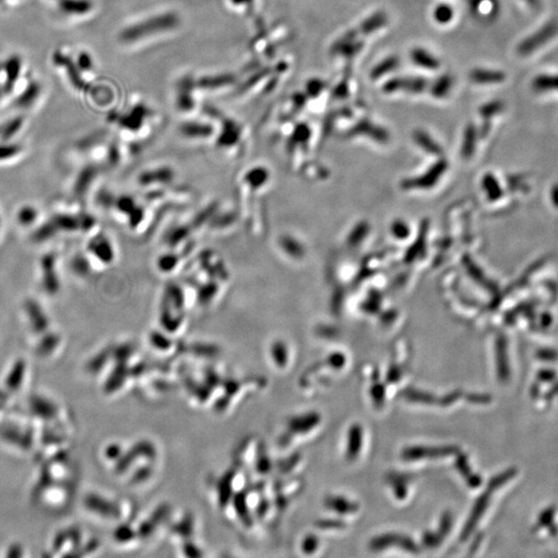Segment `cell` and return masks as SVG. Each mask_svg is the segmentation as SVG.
<instances>
[{"instance_id":"obj_34","label":"cell","mask_w":558,"mask_h":558,"mask_svg":"<svg viewBox=\"0 0 558 558\" xmlns=\"http://www.w3.org/2000/svg\"><path fill=\"white\" fill-rule=\"evenodd\" d=\"M401 375L402 371L399 367H391V368L389 369V371H388L387 381H389V383H396V381H399L400 377H401Z\"/></svg>"},{"instance_id":"obj_16","label":"cell","mask_w":558,"mask_h":558,"mask_svg":"<svg viewBox=\"0 0 558 558\" xmlns=\"http://www.w3.org/2000/svg\"><path fill=\"white\" fill-rule=\"evenodd\" d=\"M388 17L383 12H379L377 14L367 18L364 22L361 24L358 32L363 33V34H370V33L375 32L379 30L381 27L387 24Z\"/></svg>"},{"instance_id":"obj_11","label":"cell","mask_w":558,"mask_h":558,"mask_svg":"<svg viewBox=\"0 0 558 558\" xmlns=\"http://www.w3.org/2000/svg\"><path fill=\"white\" fill-rule=\"evenodd\" d=\"M25 124L23 116H14L0 126V142H12Z\"/></svg>"},{"instance_id":"obj_33","label":"cell","mask_w":558,"mask_h":558,"mask_svg":"<svg viewBox=\"0 0 558 558\" xmlns=\"http://www.w3.org/2000/svg\"><path fill=\"white\" fill-rule=\"evenodd\" d=\"M344 363H346V358L341 354L332 355L328 360V364L336 369L341 368Z\"/></svg>"},{"instance_id":"obj_7","label":"cell","mask_w":558,"mask_h":558,"mask_svg":"<svg viewBox=\"0 0 558 558\" xmlns=\"http://www.w3.org/2000/svg\"><path fill=\"white\" fill-rule=\"evenodd\" d=\"M22 59L19 56H12L6 60L2 68L3 74L4 93H10L14 90L17 81L20 79L22 72Z\"/></svg>"},{"instance_id":"obj_26","label":"cell","mask_w":558,"mask_h":558,"mask_svg":"<svg viewBox=\"0 0 558 558\" xmlns=\"http://www.w3.org/2000/svg\"><path fill=\"white\" fill-rule=\"evenodd\" d=\"M435 21L439 24H448L451 22L452 19L454 18V10L451 6L448 4L441 3L435 8V12H433Z\"/></svg>"},{"instance_id":"obj_3","label":"cell","mask_w":558,"mask_h":558,"mask_svg":"<svg viewBox=\"0 0 558 558\" xmlns=\"http://www.w3.org/2000/svg\"><path fill=\"white\" fill-rule=\"evenodd\" d=\"M428 82L422 77H398L387 81L383 91L387 93H421L427 88Z\"/></svg>"},{"instance_id":"obj_25","label":"cell","mask_w":558,"mask_h":558,"mask_svg":"<svg viewBox=\"0 0 558 558\" xmlns=\"http://www.w3.org/2000/svg\"><path fill=\"white\" fill-rule=\"evenodd\" d=\"M456 468L459 470L462 477L466 478V483H468L470 486L476 487L478 486L479 483H481L480 478L475 476V475H472V472H470V466H468V458H466V455L458 456L457 460H456Z\"/></svg>"},{"instance_id":"obj_9","label":"cell","mask_w":558,"mask_h":558,"mask_svg":"<svg viewBox=\"0 0 558 558\" xmlns=\"http://www.w3.org/2000/svg\"><path fill=\"white\" fill-rule=\"evenodd\" d=\"M41 86L37 81L29 83L24 90L14 99V106L19 109H29L41 97Z\"/></svg>"},{"instance_id":"obj_21","label":"cell","mask_w":558,"mask_h":558,"mask_svg":"<svg viewBox=\"0 0 558 558\" xmlns=\"http://www.w3.org/2000/svg\"><path fill=\"white\" fill-rule=\"evenodd\" d=\"M453 78L449 74L439 77L430 87L431 94L437 99H444L449 94L453 87Z\"/></svg>"},{"instance_id":"obj_4","label":"cell","mask_w":558,"mask_h":558,"mask_svg":"<svg viewBox=\"0 0 558 558\" xmlns=\"http://www.w3.org/2000/svg\"><path fill=\"white\" fill-rule=\"evenodd\" d=\"M87 252L101 264H111L115 258L112 242L110 241L109 238L101 234L91 238L87 246Z\"/></svg>"},{"instance_id":"obj_6","label":"cell","mask_w":558,"mask_h":558,"mask_svg":"<svg viewBox=\"0 0 558 558\" xmlns=\"http://www.w3.org/2000/svg\"><path fill=\"white\" fill-rule=\"evenodd\" d=\"M24 311L31 328L37 332H45L49 326L47 313L37 299L28 298L24 302Z\"/></svg>"},{"instance_id":"obj_15","label":"cell","mask_w":558,"mask_h":558,"mask_svg":"<svg viewBox=\"0 0 558 558\" xmlns=\"http://www.w3.org/2000/svg\"><path fill=\"white\" fill-rule=\"evenodd\" d=\"M328 509L339 514H350L358 511V505L341 497H328L325 501Z\"/></svg>"},{"instance_id":"obj_17","label":"cell","mask_w":558,"mask_h":558,"mask_svg":"<svg viewBox=\"0 0 558 558\" xmlns=\"http://www.w3.org/2000/svg\"><path fill=\"white\" fill-rule=\"evenodd\" d=\"M90 8L89 2L87 0H60V12L70 16L74 14H83Z\"/></svg>"},{"instance_id":"obj_13","label":"cell","mask_w":558,"mask_h":558,"mask_svg":"<svg viewBox=\"0 0 558 558\" xmlns=\"http://www.w3.org/2000/svg\"><path fill=\"white\" fill-rule=\"evenodd\" d=\"M470 80L477 84H495L503 82L505 74L501 72L484 68H476L470 72Z\"/></svg>"},{"instance_id":"obj_5","label":"cell","mask_w":558,"mask_h":558,"mask_svg":"<svg viewBox=\"0 0 558 558\" xmlns=\"http://www.w3.org/2000/svg\"><path fill=\"white\" fill-rule=\"evenodd\" d=\"M391 546L400 547L412 553L419 552L418 546L408 537L401 536V535H383V536L373 539L370 543V548L375 551Z\"/></svg>"},{"instance_id":"obj_38","label":"cell","mask_w":558,"mask_h":558,"mask_svg":"<svg viewBox=\"0 0 558 558\" xmlns=\"http://www.w3.org/2000/svg\"><path fill=\"white\" fill-rule=\"evenodd\" d=\"M8 0H0V4H4L6 2H8Z\"/></svg>"},{"instance_id":"obj_12","label":"cell","mask_w":558,"mask_h":558,"mask_svg":"<svg viewBox=\"0 0 558 558\" xmlns=\"http://www.w3.org/2000/svg\"><path fill=\"white\" fill-rule=\"evenodd\" d=\"M363 431L360 425L355 424L350 427L348 431V445L346 450V458L348 460H354L360 453L361 446H362Z\"/></svg>"},{"instance_id":"obj_27","label":"cell","mask_w":558,"mask_h":558,"mask_svg":"<svg viewBox=\"0 0 558 558\" xmlns=\"http://www.w3.org/2000/svg\"><path fill=\"white\" fill-rule=\"evenodd\" d=\"M70 266H72V270L76 275H80V277H85V275L90 272L89 260L83 255H77L76 257H74L72 263H70Z\"/></svg>"},{"instance_id":"obj_24","label":"cell","mask_w":558,"mask_h":558,"mask_svg":"<svg viewBox=\"0 0 558 558\" xmlns=\"http://www.w3.org/2000/svg\"><path fill=\"white\" fill-rule=\"evenodd\" d=\"M319 422V416L317 414H309L302 418L296 419L290 424V428L295 432H305L310 430Z\"/></svg>"},{"instance_id":"obj_30","label":"cell","mask_w":558,"mask_h":558,"mask_svg":"<svg viewBox=\"0 0 558 558\" xmlns=\"http://www.w3.org/2000/svg\"><path fill=\"white\" fill-rule=\"evenodd\" d=\"M385 387L383 385H375L371 389V396H372L373 401L375 403L377 404V406H381L383 403V400H385Z\"/></svg>"},{"instance_id":"obj_29","label":"cell","mask_w":558,"mask_h":558,"mask_svg":"<svg viewBox=\"0 0 558 558\" xmlns=\"http://www.w3.org/2000/svg\"><path fill=\"white\" fill-rule=\"evenodd\" d=\"M443 538L437 532H426L423 537V545L428 548H435L441 544Z\"/></svg>"},{"instance_id":"obj_22","label":"cell","mask_w":558,"mask_h":558,"mask_svg":"<svg viewBox=\"0 0 558 558\" xmlns=\"http://www.w3.org/2000/svg\"><path fill=\"white\" fill-rule=\"evenodd\" d=\"M23 146L18 143L0 142V163L14 161L22 155Z\"/></svg>"},{"instance_id":"obj_31","label":"cell","mask_w":558,"mask_h":558,"mask_svg":"<svg viewBox=\"0 0 558 558\" xmlns=\"http://www.w3.org/2000/svg\"><path fill=\"white\" fill-rule=\"evenodd\" d=\"M317 528H343L346 526V524L344 522L340 521V520H321V521L317 522Z\"/></svg>"},{"instance_id":"obj_19","label":"cell","mask_w":558,"mask_h":558,"mask_svg":"<svg viewBox=\"0 0 558 558\" xmlns=\"http://www.w3.org/2000/svg\"><path fill=\"white\" fill-rule=\"evenodd\" d=\"M58 235L55 226L52 223L51 219H48L45 223H41L32 234V241L35 243H43L49 241Z\"/></svg>"},{"instance_id":"obj_8","label":"cell","mask_w":558,"mask_h":558,"mask_svg":"<svg viewBox=\"0 0 558 558\" xmlns=\"http://www.w3.org/2000/svg\"><path fill=\"white\" fill-rule=\"evenodd\" d=\"M50 219L55 226L58 234L76 233V232L82 231L81 217H77L70 213H56Z\"/></svg>"},{"instance_id":"obj_2","label":"cell","mask_w":558,"mask_h":558,"mask_svg":"<svg viewBox=\"0 0 558 558\" xmlns=\"http://www.w3.org/2000/svg\"><path fill=\"white\" fill-rule=\"evenodd\" d=\"M459 452L456 446H443V447H410L402 452V459L406 461L424 459V458L446 457L454 455Z\"/></svg>"},{"instance_id":"obj_14","label":"cell","mask_w":558,"mask_h":558,"mask_svg":"<svg viewBox=\"0 0 558 558\" xmlns=\"http://www.w3.org/2000/svg\"><path fill=\"white\" fill-rule=\"evenodd\" d=\"M39 212L37 207L30 204L23 205L18 209L16 215V221L21 227H32L37 219H39Z\"/></svg>"},{"instance_id":"obj_28","label":"cell","mask_w":558,"mask_h":558,"mask_svg":"<svg viewBox=\"0 0 558 558\" xmlns=\"http://www.w3.org/2000/svg\"><path fill=\"white\" fill-rule=\"evenodd\" d=\"M452 524H453V516H452L451 513H445L441 517V526H439V532L437 534L441 537V538H445L448 534H449L450 530L452 528Z\"/></svg>"},{"instance_id":"obj_23","label":"cell","mask_w":558,"mask_h":558,"mask_svg":"<svg viewBox=\"0 0 558 558\" xmlns=\"http://www.w3.org/2000/svg\"><path fill=\"white\" fill-rule=\"evenodd\" d=\"M399 66V58L396 56H391V57L386 58L385 60L377 64L372 72H371V78L377 80L381 77L385 76L388 72H392Z\"/></svg>"},{"instance_id":"obj_32","label":"cell","mask_w":558,"mask_h":558,"mask_svg":"<svg viewBox=\"0 0 558 558\" xmlns=\"http://www.w3.org/2000/svg\"><path fill=\"white\" fill-rule=\"evenodd\" d=\"M461 392L456 391L453 392V393L448 394V395L444 396V397L439 398V404L443 406H448L450 404L454 403V402L457 401L460 397H461Z\"/></svg>"},{"instance_id":"obj_20","label":"cell","mask_w":558,"mask_h":558,"mask_svg":"<svg viewBox=\"0 0 558 558\" xmlns=\"http://www.w3.org/2000/svg\"><path fill=\"white\" fill-rule=\"evenodd\" d=\"M94 173L95 170L93 168H85L80 172L74 184V192L76 196H84L85 192L88 190L89 184L94 178Z\"/></svg>"},{"instance_id":"obj_39","label":"cell","mask_w":558,"mask_h":558,"mask_svg":"<svg viewBox=\"0 0 558 558\" xmlns=\"http://www.w3.org/2000/svg\"><path fill=\"white\" fill-rule=\"evenodd\" d=\"M1 227H2V221H1V217H0V231H1Z\"/></svg>"},{"instance_id":"obj_36","label":"cell","mask_w":558,"mask_h":558,"mask_svg":"<svg viewBox=\"0 0 558 558\" xmlns=\"http://www.w3.org/2000/svg\"><path fill=\"white\" fill-rule=\"evenodd\" d=\"M394 491H395L396 497H397L398 499H404V497H406V486H404V485L396 484V487L395 489H394Z\"/></svg>"},{"instance_id":"obj_37","label":"cell","mask_w":558,"mask_h":558,"mask_svg":"<svg viewBox=\"0 0 558 558\" xmlns=\"http://www.w3.org/2000/svg\"><path fill=\"white\" fill-rule=\"evenodd\" d=\"M1 74H2V70L1 66H0V77H1ZM3 94H4L3 82H1V81H0V99H1V97Z\"/></svg>"},{"instance_id":"obj_18","label":"cell","mask_w":558,"mask_h":558,"mask_svg":"<svg viewBox=\"0 0 558 558\" xmlns=\"http://www.w3.org/2000/svg\"><path fill=\"white\" fill-rule=\"evenodd\" d=\"M401 396H403L406 399L410 400V402H416V403L439 404V398L435 397L432 394L412 389V388L401 391Z\"/></svg>"},{"instance_id":"obj_35","label":"cell","mask_w":558,"mask_h":558,"mask_svg":"<svg viewBox=\"0 0 558 558\" xmlns=\"http://www.w3.org/2000/svg\"><path fill=\"white\" fill-rule=\"evenodd\" d=\"M317 546V539L315 538V537H308V538L306 539V541H305L304 547H303V549H304L305 552L310 553L315 550Z\"/></svg>"},{"instance_id":"obj_1","label":"cell","mask_w":558,"mask_h":558,"mask_svg":"<svg viewBox=\"0 0 558 558\" xmlns=\"http://www.w3.org/2000/svg\"><path fill=\"white\" fill-rule=\"evenodd\" d=\"M41 286L50 297L56 296L61 290V279L58 270V257L55 252H47L39 260Z\"/></svg>"},{"instance_id":"obj_10","label":"cell","mask_w":558,"mask_h":558,"mask_svg":"<svg viewBox=\"0 0 558 558\" xmlns=\"http://www.w3.org/2000/svg\"><path fill=\"white\" fill-rule=\"evenodd\" d=\"M410 59L420 68L426 70H437L441 66L439 60L430 52L423 48H415L410 51Z\"/></svg>"}]
</instances>
